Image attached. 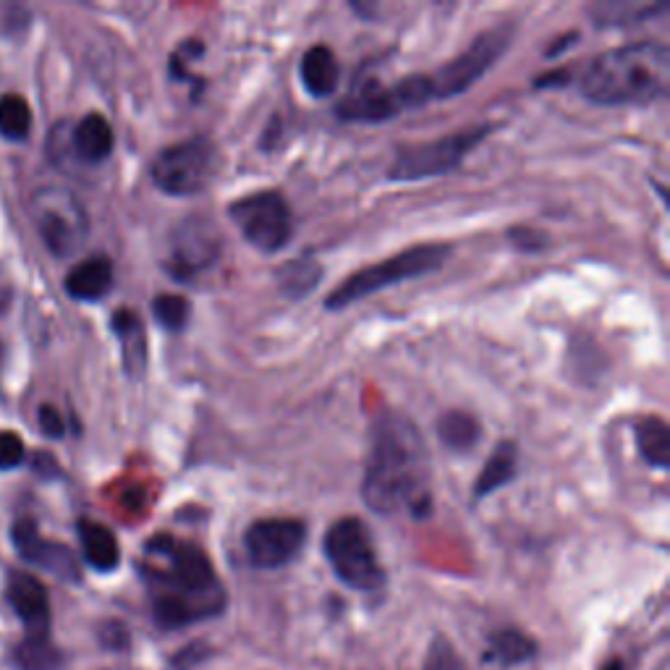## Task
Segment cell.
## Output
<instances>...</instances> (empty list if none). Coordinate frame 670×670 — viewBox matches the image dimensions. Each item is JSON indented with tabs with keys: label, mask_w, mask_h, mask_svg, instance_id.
<instances>
[{
	"label": "cell",
	"mask_w": 670,
	"mask_h": 670,
	"mask_svg": "<svg viewBox=\"0 0 670 670\" xmlns=\"http://www.w3.org/2000/svg\"><path fill=\"white\" fill-rule=\"evenodd\" d=\"M204 53V45L200 43V40H187L179 51L170 56V64H168V71H170V79L176 81H197V85L202 87V79H194L191 74L187 71V64H191L194 58H200Z\"/></svg>",
	"instance_id": "29"
},
{
	"label": "cell",
	"mask_w": 670,
	"mask_h": 670,
	"mask_svg": "<svg viewBox=\"0 0 670 670\" xmlns=\"http://www.w3.org/2000/svg\"><path fill=\"white\" fill-rule=\"evenodd\" d=\"M446 257H448V246L440 244L414 246V249H406L401 252V255L382 259V263L372 265V268H365L354 272V276H348L344 283L327 297L325 306L327 310H346V306L357 304L361 299L388 289V286L427 276V272L440 268V265L446 263Z\"/></svg>",
	"instance_id": "4"
},
{
	"label": "cell",
	"mask_w": 670,
	"mask_h": 670,
	"mask_svg": "<svg viewBox=\"0 0 670 670\" xmlns=\"http://www.w3.org/2000/svg\"><path fill=\"white\" fill-rule=\"evenodd\" d=\"M492 652L503 662H524L535 655V641L518 632H503L492 637Z\"/></svg>",
	"instance_id": "28"
},
{
	"label": "cell",
	"mask_w": 670,
	"mask_h": 670,
	"mask_svg": "<svg viewBox=\"0 0 670 670\" xmlns=\"http://www.w3.org/2000/svg\"><path fill=\"white\" fill-rule=\"evenodd\" d=\"M325 556L327 563L333 566L335 577L351 590L372 592L386 581L380 560L375 556L372 537H369V529L359 518H340L327 529Z\"/></svg>",
	"instance_id": "5"
},
{
	"label": "cell",
	"mask_w": 670,
	"mask_h": 670,
	"mask_svg": "<svg viewBox=\"0 0 670 670\" xmlns=\"http://www.w3.org/2000/svg\"><path fill=\"white\" fill-rule=\"evenodd\" d=\"M231 221L242 236L259 252H278L291 242L293 217L291 208L278 191H257L228 204Z\"/></svg>",
	"instance_id": "7"
},
{
	"label": "cell",
	"mask_w": 670,
	"mask_h": 670,
	"mask_svg": "<svg viewBox=\"0 0 670 670\" xmlns=\"http://www.w3.org/2000/svg\"><path fill=\"white\" fill-rule=\"evenodd\" d=\"M221 231L208 217H187L174 231L166 257V270L181 283L204 276L221 257Z\"/></svg>",
	"instance_id": "10"
},
{
	"label": "cell",
	"mask_w": 670,
	"mask_h": 670,
	"mask_svg": "<svg viewBox=\"0 0 670 670\" xmlns=\"http://www.w3.org/2000/svg\"><path fill=\"white\" fill-rule=\"evenodd\" d=\"M401 113L393 87H386L380 79H359L340 100L338 119L357 123H382Z\"/></svg>",
	"instance_id": "13"
},
{
	"label": "cell",
	"mask_w": 670,
	"mask_h": 670,
	"mask_svg": "<svg viewBox=\"0 0 670 670\" xmlns=\"http://www.w3.org/2000/svg\"><path fill=\"white\" fill-rule=\"evenodd\" d=\"M637 448L649 467L668 469L670 464V429L660 416H645L637 425Z\"/></svg>",
	"instance_id": "22"
},
{
	"label": "cell",
	"mask_w": 670,
	"mask_h": 670,
	"mask_svg": "<svg viewBox=\"0 0 670 670\" xmlns=\"http://www.w3.org/2000/svg\"><path fill=\"white\" fill-rule=\"evenodd\" d=\"M5 594H9L13 611L24 621L30 637H47V632H51V603H47L45 587L32 573L13 571Z\"/></svg>",
	"instance_id": "15"
},
{
	"label": "cell",
	"mask_w": 670,
	"mask_h": 670,
	"mask_svg": "<svg viewBox=\"0 0 670 670\" xmlns=\"http://www.w3.org/2000/svg\"><path fill=\"white\" fill-rule=\"evenodd\" d=\"M113 286V265L108 257H90L66 276V293L77 302H100Z\"/></svg>",
	"instance_id": "17"
},
{
	"label": "cell",
	"mask_w": 670,
	"mask_h": 670,
	"mask_svg": "<svg viewBox=\"0 0 670 670\" xmlns=\"http://www.w3.org/2000/svg\"><path fill=\"white\" fill-rule=\"evenodd\" d=\"M32 132V108L22 94H3L0 98V136L22 142Z\"/></svg>",
	"instance_id": "23"
},
{
	"label": "cell",
	"mask_w": 670,
	"mask_h": 670,
	"mask_svg": "<svg viewBox=\"0 0 670 670\" xmlns=\"http://www.w3.org/2000/svg\"><path fill=\"white\" fill-rule=\"evenodd\" d=\"M670 85V51L660 43H637L607 51L592 60L581 92L598 105H647Z\"/></svg>",
	"instance_id": "3"
},
{
	"label": "cell",
	"mask_w": 670,
	"mask_h": 670,
	"mask_svg": "<svg viewBox=\"0 0 670 670\" xmlns=\"http://www.w3.org/2000/svg\"><path fill=\"white\" fill-rule=\"evenodd\" d=\"M278 278L280 289L289 293V297H306L320 283V278H323V268L312 257H302L286 265Z\"/></svg>",
	"instance_id": "25"
},
{
	"label": "cell",
	"mask_w": 670,
	"mask_h": 670,
	"mask_svg": "<svg viewBox=\"0 0 670 670\" xmlns=\"http://www.w3.org/2000/svg\"><path fill=\"white\" fill-rule=\"evenodd\" d=\"M13 662L19 670H53L58 668L60 655L47 637H26V641L16 647Z\"/></svg>",
	"instance_id": "26"
},
{
	"label": "cell",
	"mask_w": 670,
	"mask_h": 670,
	"mask_svg": "<svg viewBox=\"0 0 670 670\" xmlns=\"http://www.w3.org/2000/svg\"><path fill=\"white\" fill-rule=\"evenodd\" d=\"M24 440L16 433H0V469H16L24 461Z\"/></svg>",
	"instance_id": "30"
},
{
	"label": "cell",
	"mask_w": 670,
	"mask_h": 670,
	"mask_svg": "<svg viewBox=\"0 0 670 670\" xmlns=\"http://www.w3.org/2000/svg\"><path fill=\"white\" fill-rule=\"evenodd\" d=\"M437 435L443 437V443L450 450H471L480 440L482 427L477 425L474 416L464 414V412H450L437 422Z\"/></svg>",
	"instance_id": "24"
},
{
	"label": "cell",
	"mask_w": 670,
	"mask_h": 670,
	"mask_svg": "<svg viewBox=\"0 0 670 670\" xmlns=\"http://www.w3.org/2000/svg\"><path fill=\"white\" fill-rule=\"evenodd\" d=\"M511 37H514V26H495V30L480 34L461 56L450 60L446 68H440L435 77H427L433 98L446 100L467 92L503 56L505 47L511 45Z\"/></svg>",
	"instance_id": "8"
},
{
	"label": "cell",
	"mask_w": 670,
	"mask_h": 670,
	"mask_svg": "<svg viewBox=\"0 0 670 670\" xmlns=\"http://www.w3.org/2000/svg\"><path fill=\"white\" fill-rule=\"evenodd\" d=\"M13 545H16L19 556L30 563L40 566V569L56 573L58 579L77 581L79 579V566L74 552L60 543H51V539L40 537L37 526L32 522H19L13 526Z\"/></svg>",
	"instance_id": "14"
},
{
	"label": "cell",
	"mask_w": 670,
	"mask_h": 670,
	"mask_svg": "<svg viewBox=\"0 0 670 670\" xmlns=\"http://www.w3.org/2000/svg\"><path fill=\"white\" fill-rule=\"evenodd\" d=\"M306 526L297 518H263L244 535V548L257 569H280L304 548Z\"/></svg>",
	"instance_id": "12"
},
{
	"label": "cell",
	"mask_w": 670,
	"mask_h": 670,
	"mask_svg": "<svg viewBox=\"0 0 670 670\" xmlns=\"http://www.w3.org/2000/svg\"><path fill=\"white\" fill-rule=\"evenodd\" d=\"M573 37H577V34H571V37H569V40H573ZM569 40H560V43H566V47H569V45H571V43H569ZM560 47H563V45H560ZM560 47H558V51H560ZM558 51H550V53H548V56H556V53H558Z\"/></svg>",
	"instance_id": "34"
},
{
	"label": "cell",
	"mask_w": 670,
	"mask_h": 670,
	"mask_svg": "<svg viewBox=\"0 0 670 670\" xmlns=\"http://www.w3.org/2000/svg\"><path fill=\"white\" fill-rule=\"evenodd\" d=\"M113 129L105 115L87 113L71 132V153L87 166H98L113 153Z\"/></svg>",
	"instance_id": "16"
},
{
	"label": "cell",
	"mask_w": 670,
	"mask_h": 670,
	"mask_svg": "<svg viewBox=\"0 0 670 670\" xmlns=\"http://www.w3.org/2000/svg\"><path fill=\"white\" fill-rule=\"evenodd\" d=\"M40 429H43V435L53 437V440H58V437H64L66 425H64V416L56 406H51V403H45V406H40Z\"/></svg>",
	"instance_id": "31"
},
{
	"label": "cell",
	"mask_w": 670,
	"mask_h": 670,
	"mask_svg": "<svg viewBox=\"0 0 670 670\" xmlns=\"http://www.w3.org/2000/svg\"><path fill=\"white\" fill-rule=\"evenodd\" d=\"M153 314L157 325L170 333H179L189 323V302L176 293H160L153 302Z\"/></svg>",
	"instance_id": "27"
},
{
	"label": "cell",
	"mask_w": 670,
	"mask_h": 670,
	"mask_svg": "<svg viewBox=\"0 0 670 670\" xmlns=\"http://www.w3.org/2000/svg\"><path fill=\"white\" fill-rule=\"evenodd\" d=\"M488 134V129H471V132H458L443 139L429 142L412 149H401L391 166L393 181H422L429 176H440L461 166V160L474 149Z\"/></svg>",
	"instance_id": "9"
},
{
	"label": "cell",
	"mask_w": 670,
	"mask_h": 670,
	"mask_svg": "<svg viewBox=\"0 0 670 670\" xmlns=\"http://www.w3.org/2000/svg\"><path fill=\"white\" fill-rule=\"evenodd\" d=\"M603 670H624V666H621L618 660H613V662H607V666H605Z\"/></svg>",
	"instance_id": "33"
},
{
	"label": "cell",
	"mask_w": 670,
	"mask_h": 670,
	"mask_svg": "<svg viewBox=\"0 0 670 670\" xmlns=\"http://www.w3.org/2000/svg\"><path fill=\"white\" fill-rule=\"evenodd\" d=\"M516 469H518V448L514 446V443L505 440L495 450H492L488 464H484L480 477H477L474 495L484 498V495H490V492H495L498 488H503V484H509L511 480H514Z\"/></svg>",
	"instance_id": "21"
},
{
	"label": "cell",
	"mask_w": 670,
	"mask_h": 670,
	"mask_svg": "<svg viewBox=\"0 0 670 670\" xmlns=\"http://www.w3.org/2000/svg\"><path fill=\"white\" fill-rule=\"evenodd\" d=\"M302 81L314 98H331L338 87V60L325 45H314L302 58Z\"/></svg>",
	"instance_id": "19"
},
{
	"label": "cell",
	"mask_w": 670,
	"mask_h": 670,
	"mask_svg": "<svg viewBox=\"0 0 670 670\" xmlns=\"http://www.w3.org/2000/svg\"><path fill=\"white\" fill-rule=\"evenodd\" d=\"M147 573L155 584V621L179 628L221 611L223 592L202 548L160 535L147 543Z\"/></svg>",
	"instance_id": "2"
},
{
	"label": "cell",
	"mask_w": 670,
	"mask_h": 670,
	"mask_svg": "<svg viewBox=\"0 0 670 670\" xmlns=\"http://www.w3.org/2000/svg\"><path fill=\"white\" fill-rule=\"evenodd\" d=\"M511 238H514V242L522 246V249H526V252H532V249H543L545 246V238L543 236H537L535 231H514V234H511Z\"/></svg>",
	"instance_id": "32"
},
{
	"label": "cell",
	"mask_w": 670,
	"mask_h": 670,
	"mask_svg": "<svg viewBox=\"0 0 670 670\" xmlns=\"http://www.w3.org/2000/svg\"><path fill=\"white\" fill-rule=\"evenodd\" d=\"M113 333L119 335L123 369H126L132 378H139L147 367V338L142 320L136 317L132 310H119L113 314Z\"/></svg>",
	"instance_id": "18"
},
{
	"label": "cell",
	"mask_w": 670,
	"mask_h": 670,
	"mask_svg": "<svg viewBox=\"0 0 670 670\" xmlns=\"http://www.w3.org/2000/svg\"><path fill=\"white\" fill-rule=\"evenodd\" d=\"M34 221L47 249L68 257L87 242V215L81 204L68 194L47 191L34 200Z\"/></svg>",
	"instance_id": "11"
},
{
	"label": "cell",
	"mask_w": 670,
	"mask_h": 670,
	"mask_svg": "<svg viewBox=\"0 0 670 670\" xmlns=\"http://www.w3.org/2000/svg\"><path fill=\"white\" fill-rule=\"evenodd\" d=\"M217 149L204 136L166 147L153 163V181L170 197H194L215 179Z\"/></svg>",
	"instance_id": "6"
},
{
	"label": "cell",
	"mask_w": 670,
	"mask_h": 670,
	"mask_svg": "<svg viewBox=\"0 0 670 670\" xmlns=\"http://www.w3.org/2000/svg\"><path fill=\"white\" fill-rule=\"evenodd\" d=\"M79 539H81V552L85 560L98 571H113L121 560L119 539L108 526L94 524V522H81L79 524Z\"/></svg>",
	"instance_id": "20"
},
{
	"label": "cell",
	"mask_w": 670,
	"mask_h": 670,
	"mask_svg": "<svg viewBox=\"0 0 670 670\" xmlns=\"http://www.w3.org/2000/svg\"><path fill=\"white\" fill-rule=\"evenodd\" d=\"M361 495L378 514L409 509L425 514L429 503V456L416 427L403 416L388 414L375 422Z\"/></svg>",
	"instance_id": "1"
}]
</instances>
